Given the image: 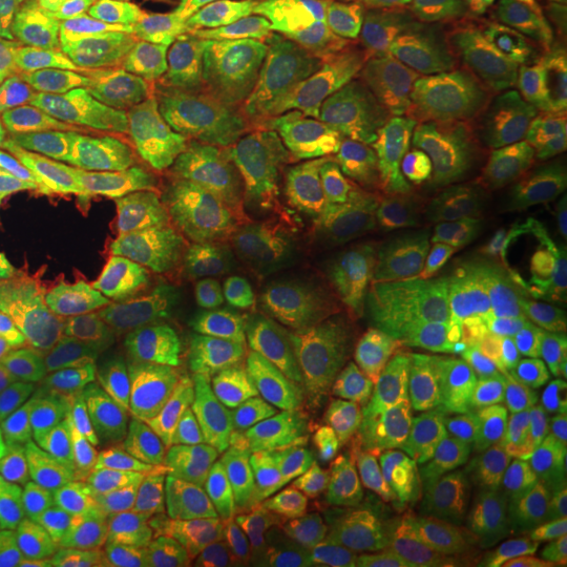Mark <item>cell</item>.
Listing matches in <instances>:
<instances>
[{
    "label": "cell",
    "mask_w": 567,
    "mask_h": 567,
    "mask_svg": "<svg viewBox=\"0 0 567 567\" xmlns=\"http://www.w3.org/2000/svg\"><path fill=\"white\" fill-rule=\"evenodd\" d=\"M514 517L527 533L567 543V423L555 451L543 457L514 498Z\"/></svg>",
    "instance_id": "obj_25"
},
{
    "label": "cell",
    "mask_w": 567,
    "mask_h": 567,
    "mask_svg": "<svg viewBox=\"0 0 567 567\" xmlns=\"http://www.w3.org/2000/svg\"><path fill=\"white\" fill-rule=\"evenodd\" d=\"M385 401L413 464L470 514L517 498L565 416L524 394L488 353L464 284L388 324Z\"/></svg>",
    "instance_id": "obj_1"
},
{
    "label": "cell",
    "mask_w": 567,
    "mask_h": 567,
    "mask_svg": "<svg viewBox=\"0 0 567 567\" xmlns=\"http://www.w3.org/2000/svg\"><path fill=\"white\" fill-rule=\"evenodd\" d=\"M181 70L114 0H73L44 44L35 102L66 136L181 145Z\"/></svg>",
    "instance_id": "obj_6"
},
{
    "label": "cell",
    "mask_w": 567,
    "mask_h": 567,
    "mask_svg": "<svg viewBox=\"0 0 567 567\" xmlns=\"http://www.w3.org/2000/svg\"><path fill=\"white\" fill-rule=\"evenodd\" d=\"M476 249L567 275V99L536 107L502 158V212Z\"/></svg>",
    "instance_id": "obj_16"
},
{
    "label": "cell",
    "mask_w": 567,
    "mask_h": 567,
    "mask_svg": "<svg viewBox=\"0 0 567 567\" xmlns=\"http://www.w3.org/2000/svg\"><path fill=\"white\" fill-rule=\"evenodd\" d=\"M63 234L111 278L186 284L224 265H259L268 240L244 218L183 208L140 205L95 218H63Z\"/></svg>",
    "instance_id": "obj_13"
},
{
    "label": "cell",
    "mask_w": 567,
    "mask_h": 567,
    "mask_svg": "<svg viewBox=\"0 0 567 567\" xmlns=\"http://www.w3.org/2000/svg\"><path fill=\"white\" fill-rule=\"evenodd\" d=\"M268 252L256 268L268 281L328 322L382 328L435 303L464 281V256L372 205H244Z\"/></svg>",
    "instance_id": "obj_3"
},
{
    "label": "cell",
    "mask_w": 567,
    "mask_h": 567,
    "mask_svg": "<svg viewBox=\"0 0 567 567\" xmlns=\"http://www.w3.org/2000/svg\"><path fill=\"white\" fill-rule=\"evenodd\" d=\"M89 312L181 363L237 382L341 401L385 398L379 331L309 312L249 262L186 284L107 278Z\"/></svg>",
    "instance_id": "obj_2"
},
{
    "label": "cell",
    "mask_w": 567,
    "mask_h": 567,
    "mask_svg": "<svg viewBox=\"0 0 567 567\" xmlns=\"http://www.w3.org/2000/svg\"><path fill=\"white\" fill-rule=\"evenodd\" d=\"M413 114L375 95H319L183 136L181 148L240 205H319L363 196Z\"/></svg>",
    "instance_id": "obj_5"
},
{
    "label": "cell",
    "mask_w": 567,
    "mask_h": 567,
    "mask_svg": "<svg viewBox=\"0 0 567 567\" xmlns=\"http://www.w3.org/2000/svg\"><path fill=\"white\" fill-rule=\"evenodd\" d=\"M104 275L61 224H39L0 252V341L29 328L89 312L102 297Z\"/></svg>",
    "instance_id": "obj_19"
},
{
    "label": "cell",
    "mask_w": 567,
    "mask_h": 567,
    "mask_svg": "<svg viewBox=\"0 0 567 567\" xmlns=\"http://www.w3.org/2000/svg\"><path fill=\"white\" fill-rule=\"evenodd\" d=\"M3 442L89 507L136 567H244L199 492L63 445L29 416H17Z\"/></svg>",
    "instance_id": "obj_8"
},
{
    "label": "cell",
    "mask_w": 567,
    "mask_h": 567,
    "mask_svg": "<svg viewBox=\"0 0 567 567\" xmlns=\"http://www.w3.org/2000/svg\"><path fill=\"white\" fill-rule=\"evenodd\" d=\"M0 505L17 511L25 520L39 524L66 543L99 548L114 555L121 567H136L121 546V539L35 461H22L0 451Z\"/></svg>",
    "instance_id": "obj_21"
},
{
    "label": "cell",
    "mask_w": 567,
    "mask_h": 567,
    "mask_svg": "<svg viewBox=\"0 0 567 567\" xmlns=\"http://www.w3.org/2000/svg\"><path fill=\"white\" fill-rule=\"evenodd\" d=\"M558 61L527 39L432 41L398 76V102L416 121L466 133L514 136L536 107L565 99Z\"/></svg>",
    "instance_id": "obj_12"
},
{
    "label": "cell",
    "mask_w": 567,
    "mask_h": 567,
    "mask_svg": "<svg viewBox=\"0 0 567 567\" xmlns=\"http://www.w3.org/2000/svg\"><path fill=\"white\" fill-rule=\"evenodd\" d=\"M401 454L341 406L275 410L224 398L205 492L259 514H347L401 498Z\"/></svg>",
    "instance_id": "obj_4"
},
{
    "label": "cell",
    "mask_w": 567,
    "mask_h": 567,
    "mask_svg": "<svg viewBox=\"0 0 567 567\" xmlns=\"http://www.w3.org/2000/svg\"><path fill=\"white\" fill-rule=\"evenodd\" d=\"M265 41L328 73L401 76L435 39L388 0H290L268 22Z\"/></svg>",
    "instance_id": "obj_18"
},
{
    "label": "cell",
    "mask_w": 567,
    "mask_h": 567,
    "mask_svg": "<svg viewBox=\"0 0 567 567\" xmlns=\"http://www.w3.org/2000/svg\"><path fill=\"white\" fill-rule=\"evenodd\" d=\"M0 567H121L99 548L76 546L0 505Z\"/></svg>",
    "instance_id": "obj_24"
},
{
    "label": "cell",
    "mask_w": 567,
    "mask_h": 567,
    "mask_svg": "<svg viewBox=\"0 0 567 567\" xmlns=\"http://www.w3.org/2000/svg\"><path fill=\"white\" fill-rule=\"evenodd\" d=\"M498 567H567V543L539 533H527L507 548Z\"/></svg>",
    "instance_id": "obj_28"
},
{
    "label": "cell",
    "mask_w": 567,
    "mask_h": 567,
    "mask_svg": "<svg viewBox=\"0 0 567 567\" xmlns=\"http://www.w3.org/2000/svg\"><path fill=\"white\" fill-rule=\"evenodd\" d=\"M3 363L32 404L136 391L256 398L259 385L203 372L95 312H76L3 341Z\"/></svg>",
    "instance_id": "obj_9"
},
{
    "label": "cell",
    "mask_w": 567,
    "mask_h": 567,
    "mask_svg": "<svg viewBox=\"0 0 567 567\" xmlns=\"http://www.w3.org/2000/svg\"><path fill=\"white\" fill-rule=\"evenodd\" d=\"M558 76H561V82H565V92H567V54H561V58H558Z\"/></svg>",
    "instance_id": "obj_30"
},
{
    "label": "cell",
    "mask_w": 567,
    "mask_h": 567,
    "mask_svg": "<svg viewBox=\"0 0 567 567\" xmlns=\"http://www.w3.org/2000/svg\"><path fill=\"white\" fill-rule=\"evenodd\" d=\"M224 394L136 391L32 404L25 413L63 445L177 486H205Z\"/></svg>",
    "instance_id": "obj_11"
},
{
    "label": "cell",
    "mask_w": 567,
    "mask_h": 567,
    "mask_svg": "<svg viewBox=\"0 0 567 567\" xmlns=\"http://www.w3.org/2000/svg\"><path fill=\"white\" fill-rule=\"evenodd\" d=\"M476 331L524 394L567 416V275L536 265L464 256Z\"/></svg>",
    "instance_id": "obj_14"
},
{
    "label": "cell",
    "mask_w": 567,
    "mask_h": 567,
    "mask_svg": "<svg viewBox=\"0 0 567 567\" xmlns=\"http://www.w3.org/2000/svg\"><path fill=\"white\" fill-rule=\"evenodd\" d=\"M114 3L123 13V20L140 25L142 32H148L155 39H162L164 32L181 20L183 10L193 7L196 0H114Z\"/></svg>",
    "instance_id": "obj_27"
},
{
    "label": "cell",
    "mask_w": 567,
    "mask_h": 567,
    "mask_svg": "<svg viewBox=\"0 0 567 567\" xmlns=\"http://www.w3.org/2000/svg\"><path fill=\"white\" fill-rule=\"evenodd\" d=\"M290 0H196L158 44L181 63L215 58L256 41Z\"/></svg>",
    "instance_id": "obj_23"
},
{
    "label": "cell",
    "mask_w": 567,
    "mask_h": 567,
    "mask_svg": "<svg viewBox=\"0 0 567 567\" xmlns=\"http://www.w3.org/2000/svg\"><path fill=\"white\" fill-rule=\"evenodd\" d=\"M13 420H17V391H13V382L7 375V365L0 363V442L7 439Z\"/></svg>",
    "instance_id": "obj_29"
},
{
    "label": "cell",
    "mask_w": 567,
    "mask_h": 567,
    "mask_svg": "<svg viewBox=\"0 0 567 567\" xmlns=\"http://www.w3.org/2000/svg\"><path fill=\"white\" fill-rule=\"evenodd\" d=\"M44 189L63 218H95L140 205L208 208L234 218L244 212L181 145L66 140L63 133L44 152Z\"/></svg>",
    "instance_id": "obj_15"
},
{
    "label": "cell",
    "mask_w": 567,
    "mask_h": 567,
    "mask_svg": "<svg viewBox=\"0 0 567 567\" xmlns=\"http://www.w3.org/2000/svg\"><path fill=\"white\" fill-rule=\"evenodd\" d=\"M73 0H0V111L41 121L35 73L44 44Z\"/></svg>",
    "instance_id": "obj_22"
},
{
    "label": "cell",
    "mask_w": 567,
    "mask_h": 567,
    "mask_svg": "<svg viewBox=\"0 0 567 567\" xmlns=\"http://www.w3.org/2000/svg\"><path fill=\"white\" fill-rule=\"evenodd\" d=\"M520 39L555 61L567 54V0H543L536 17L520 29Z\"/></svg>",
    "instance_id": "obj_26"
},
{
    "label": "cell",
    "mask_w": 567,
    "mask_h": 567,
    "mask_svg": "<svg viewBox=\"0 0 567 567\" xmlns=\"http://www.w3.org/2000/svg\"><path fill=\"white\" fill-rule=\"evenodd\" d=\"M244 567H466L470 529L420 498L347 514H259L208 498Z\"/></svg>",
    "instance_id": "obj_7"
},
{
    "label": "cell",
    "mask_w": 567,
    "mask_h": 567,
    "mask_svg": "<svg viewBox=\"0 0 567 567\" xmlns=\"http://www.w3.org/2000/svg\"><path fill=\"white\" fill-rule=\"evenodd\" d=\"M319 95H375L398 102V76L328 73L249 41L215 58L183 63L177 95L181 140Z\"/></svg>",
    "instance_id": "obj_17"
},
{
    "label": "cell",
    "mask_w": 567,
    "mask_h": 567,
    "mask_svg": "<svg viewBox=\"0 0 567 567\" xmlns=\"http://www.w3.org/2000/svg\"><path fill=\"white\" fill-rule=\"evenodd\" d=\"M58 136L63 130L54 123L0 111V252L58 215L44 189V152Z\"/></svg>",
    "instance_id": "obj_20"
},
{
    "label": "cell",
    "mask_w": 567,
    "mask_h": 567,
    "mask_svg": "<svg viewBox=\"0 0 567 567\" xmlns=\"http://www.w3.org/2000/svg\"><path fill=\"white\" fill-rule=\"evenodd\" d=\"M507 140L416 121L375 167L363 203L445 246L480 240L502 212Z\"/></svg>",
    "instance_id": "obj_10"
}]
</instances>
